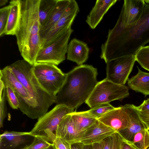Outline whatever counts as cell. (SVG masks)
Segmentation results:
<instances>
[{
    "instance_id": "26",
    "label": "cell",
    "mask_w": 149,
    "mask_h": 149,
    "mask_svg": "<svg viewBox=\"0 0 149 149\" xmlns=\"http://www.w3.org/2000/svg\"><path fill=\"white\" fill-rule=\"evenodd\" d=\"M135 55L136 61L141 67L149 71V45L140 48Z\"/></svg>"
},
{
    "instance_id": "21",
    "label": "cell",
    "mask_w": 149,
    "mask_h": 149,
    "mask_svg": "<svg viewBox=\"0 0 149 149\" xmlns=\"http://www.w3.org/2000/svg\"><path fill=\"white\" fill-rule=\"evenodd\" d=\"M137 74L127 80L129 88L145 96L149 95V73L143 72L137 67Z\"/></svg>"
},
{
    "instance_id": "13",
    "label": "cell",
    "mask_w": 149,
    "mask_h": 149,
    "mask_svg": "<svg viewBox=\"0 0 149 149\" xmlns=\"http://www.w3.org/2000/svg\"><path fill=\"white\" fill-rule=\"evenodd\" d=\"M97 119L116 132L126 128L130 122L129 116L124 106L115 108Z\"/></svg>"
},
{
    "instance_id": "15",
    "label": "cell",
    "mask_w": 149,
    "mask_h": 149,
    "mask_svg": "<svg viewBox=\"0 0 149 149\" xmlns=\"http://www.w3.org/2000/svg\"><path fill=\"white\" fill-rule=\"evenodd\" d=\"M89 51V49L86 43L74 38L68 45L67 59L76 63L79 66L82 65L88 59Z\"/></svg>"
},
{
    "instance_id": "19",
    "label": "cell",
    "mask_w": 149,
    "mask_h": 149,
    "mask_svg": "<svg viewBox=\"0 0 149 149\" xmlns=\"http://www.w3.org/2000/svg\"><path fill=\"white\" fill-rule=\"evenodd\" d=\"M0 79L3 82L5 88L9 87L21 97L26 99H29L27 91L8 66L0 70Z\"/></svg>"
},
{
    "instance_id": "25",
    "label": "cell",
    "mask_w": 149,
    "mask_h": 149,
    "mask_svg": "<svg viewBox=\"0 0 149 149\" xmlns=\"http://www.w3.org/2000/svg\"><path fill=\"white\" fill-rule=\"evenodd\" d=\"M132 142L138 149H148L149 148V130L146 129L137 133Z\"/></svg>"
},
{
    "instance_id": "32",
    "label": "cell",
    "mask_w": 149,
    "mask_h": 149,
    "mask_svg": "<svg viewBox=\"0 0 149 149\" xmlns=\"http://www.w3.org/2000/svg\"><path fill=\"white\" fill-rule=\"evenodd\" d=\"M136 109L141 120L146 129L149 130V110L141 111Z\"/></svg>"
},
{
    "instance_id": "39",
    "label": "cell",
    "mask_w": 149,
    "mask_h": 149,
    "mask_svg": "<svg viewBox=\"0 0 149 149\" xmlns=\"http://www.w3.org/2000/svg\"><path fill=\"white\" fill-rule=\"evenodd\" d=\"M8 0H0V6L5 5L8 2Z\"/></svg>"
},
{
    "instance_id": "5",
    "label": "cell",
    "mask_w": 149,
    "mask_h": 149,
    "mask_svg": "<svg viewBox=\"0 0 149 149\" xmlns=\"http://www.w3.org/2000/svg\"><path fill=\"white\" fill-rule=\"evenodd\" d=\"M74 109L62 104H56L51 110L38 119L29 136L42 137L53 143L56 137L57 127L63 117L74 112Z\"/></svg>"
},
{
    "instance_id": "7",
    "label": "cell",
    "mask_w": 149,
    "mask_h": 149,
    "mask_svg": "<svg viewBox=\"0 0 149 149\" xmlns=\"http://www.w3.org/2000/svg\"><path fill=\"white\" fill-rule=\"evenodd\" d=\"M129 95L128 87L115 83L106 78L98 82L85 103L91 108L115 100L121 101Z\"/></svg>"
},
{
    "instance_id": "40",
    "label": "cell",
    "mask_w": 149,
    "mask_h": 149,
    "mask_svg": "<svg viewBox=\"0 0 149 149\" xmlns=\"http://www.w3.org/2000/svg\"><path fill=\"white\" fill-rule=\"evenodd\" d=\"M62 140L65 145L67 148V149H70V144H69L68 142L65 141H64L63 140Z\"/></svg>"
},
{
    "instance_id": "34",
    "label": "cell",
    "mask_w": 149,
    "mask_h": 149,
    "mask_svg": "<svg viewBox=\"0 0 149 149\" xmlns=\"http://www.w3.org/2000/svg\"><path fill=\"white\" fill-rule=\"evenodd\" d=\"M103 149H112V136L109 137L101 142Z\"/></svg>"
},
{
    "instance_id": "3",
    "label": "cell",
    "mask_w": 149,
    "mask_h": 149,
    "mask_svg": "<svg viewBox=\"0 0 149 149\" xmlns=\"http://www.w3.org/2000/svg\"><path fill=\"white\" fill-rule=\"evenodd\" d=\"M40 0H21V16L15 36L23 59L32 65L42 48L39 13Z\"/></svg>"
},
{
    "instance_id": "35",
    "label": "cell",
    "mask_w": 149,
    "mask_h": 149,
    "mask_svg": "<svg viewBox=\"0 0 149 149\" xmlns=\"http://www.w3.org/2000/svg\"><path fill=\"white\" fill-rule=\"evenodd\" d=\"M121 137L122 139V149H138L132 142L128 141Z\"/></svg>"
},
{
    "instance_id": "20",
    "label": "cell",
    "mask_w": 149,
    "mask_h": 149,
    "mask_svg": "<svg viewBox=\"0 0 149 149\" xmlns=\"http://www.w3.org/2000/svg\"><path fill=\"white\" fill-rule=\"evenodd\" d=\"M10 11L5 35H15L21 16V0L11 1Z\"/></svg>"
},
{
    "instance_id": "17",
    "label": "cell",
    "mask_w": 149,
    "mask_h": 149,
    "mask_svg": "<svg viewBox=\"0 0 149 149\" xmlns=\"http://www.w3.org/2000/svg\"><path fill=\"white\" fill-rule=\"evenodd\" d=\"M70 114L74 124L76 136L74 139L70 141L82 137L91 129L97 121V118L88 115L85 111H75Z\"/></svg>"
},
{
    "instance_id": "9",
    "label": "cell",
    "mask_w": 149,
    "mask_h": 149,
    "mask_svg": "<svg viewBox=\"0 0 149 149\" xmlns=\"http://www.w3.org/2000/svg\"><path fill=\"white\" fill-rule=\"evenodd\" d=\"M136 61L135 55L122 56L106 63L107 77L115 83L125 85Z\"/></svg>"
},
{
    "instance_id": "42",
    "label": "cell",
    "mask_w": 149,
    "mask_h": 149,
    "mask_svg": "<svg viewBox=\"0 0 149 149\" xmlns=\"http://www.w3.org/2000/svg\"><path fill=\"white\" fill-rule=\"evenodd\" d=\"M46 149H56L54 143L50 146L49 147Z\"/></svg>"
},
{
    "instance_id": "18",
    "label": "cell",
    "mask_w": 149,
    "mask_h": 149,
    "mask_svg": "<svg viewBox=\"0 0 149 149\" xmlns=\"http://www.w3.org/2000/svg\"><path fill=\"white\" fill-rule=\"evenodd\" d=\"M70 1L57 0L53 10L41 27L40 34L41 39L59 20L68 7Z\"/></svg>"
},
{
    "instance_id": "45",
    "label": "cell",
    "mask_w": 149,
    "mask_h": 149,
    "mask_svg": "<svg viewBox=\"0 0 149 149\" xmlns=\"http://www.w3.org/2000/svg\"><path fill=\"white\" fill-rule=\"evenodd\" d=\"M148 149H149V148H148Z\"/></svg>"
},
{
    "instance_id": "29",
    "label": "cell",
    "mask_w": 149,
    "mask_h": 149,
    "mask_svg": "<svg viewBox=\"0 0 149 149\" xmlns=\"http://www.w3.org/2000/svg\"><path fill=\"white\" fill-rule=\"evenodd\" d=\"M10 11V6H8L0 9V36L5 35Z\"/></svg>"
},
{
    "instance_id": "43",
    "label": "cell",
    "mask_w": 149,
    "mask_h": 149,
    "mask_svg": "<svg viewBox=\"0 0 149 149\" xmlns=\"http://www.w3.org/2000/svg\"><path fill=\"white\" fill-rule=\"evenodd\" d=\"M145 3L147 4H149V0H145Z\"/></svg>"
},
{
    "instance_id": "14",
    "label": "cell",
    "mask_w": 149,
    "mask_h": 149,
    "mask_svg": "<svg viewBox=\"0 0 149 149\" xmlns=\"http://www.w3.org/2000/svg\"><path fill=\"white\" fill-rule=\"evenodd\" d=\"M124 106L129 118V124L126 128L118 132L123 139L132 142L137 133L146 128L141 120L135 105L127 104Z\"/></svg>"
},
{
    "instance_id": "31",
    "label": "cell",
    "mask_w": 149,
    "mask_h": 149,
    "mask_svg": "<svg viewBox=\"0 0 149 149\" xmlns=\"http://www.w3.org/2000/svg\"><path fill=\"white\" fill-rule=\"evenodd\" d=\"M6 89L5 88L2 94L0 95V128L3 127V122L6 116Z\"/></svg>"
},
{
    "instance_id": "11",
    "label": "cell",
    "mask_w": 149,
    "mask_h": 149,
    "mask_svg": "<svg viewBox=\"0 0 149 149\" xmlns=\"http://www.w3.org/2000/svg\"><path fill=\"white\" fill-rule=\"evenodd\" d=\"M146 4L144 0H125L118 19L126 26L136 24L140 19Z\"/></svg>"
},
{
    "instance_id": "28",
    "label": "cell",
    "mask_w": 149,
    "mask_h": 149,
    "mask_svg": "<svg viewBox=\"0 0 149 149\" xmlns=\"http://www.w3.org/2000/svg\"><path fill=\"white\" fill-rule=\"evenodd\" d=\"M32 143L22 149H46L51 146L53 143L44 138L36 136Z\"/></svg>"
},
{
    "instance_id": "33",
    "label": "cell",
    "mask_w": 149,
    "mask_h": 149,
    "mask_svg": "<svg viewBox=\"0 0 149 149\" xmlns=\"http://www.w3.org/2000/svg\"><path fill=\"white\" fill-rule=\"evenodd\" d=\"M112 149H120L122 138L118 132L112 135Z\"/></svg>"
},
{
    "instance_id": "44",
    "label": "cell",
    "mask_w": 149,
    "mask_h": 149,
    "mask_svg": "<svg viewBox=\"0 0 149 149\" xmlns=\"http://www.w3.org/2000/svg\"><path fill=\"white\" fill-rule=\"evenodd\" d=\"M120 149H122V141L121 143L120 146Z\"/></svg>"
},
{
    "instance_id": "12",
    "label": "cell",
    "mask_w": 149,
    "mask_h": 149,
    "mask_svg": "<svg viewBox=\"0 0 149 149\" xmlns=\"http://www.w3.org/2000/svg\"><path fill=\"white\" fill-rule=\"evenodd\" d=\"M116 132L111 128L97 120L91 129L82 137L67 142L70 144L81 143L84 146L92 145L95 143L101 142Z\"/></svg>"
},
{
    "instance_id": "37",
    "label": "cell",
    "mask_w": 149,
    "mask_h": 149,
    "mask_svg": "<svg viewBox=\"0 0 149 149\" xmlns=\"http://www.w3.org/2000/svg\"><path fill=\"white\" fill-rule=\"evenodd\" d=\"M84 145L81 143H77L70 144V149H83Z\"/></svg>"
},
{
    "instance_id": "16",
    "label": "cell",
    "mask_w": 149,
    "mask_h": 149,
    "mask_svg": "<svg viewBox=\"0 0 149 149\" xmlns=\"http://www.w3.org/2000/svg\"><path fill=\"white\" fill-rule=\"evenodd\" d=\"M117 1V0L96 1L86 20L91 28L93 29L96 27L109 9Z\"/></svg>"
},
{
    "instance_id": "23",
    "label": "cell",
    "mask_w": 149,
    "mask_h": 149,
    "mask_svg": "<svg viewBox=\"0 0 149 149\" xmlns=\"http://www.w3.org/2000/svg\"><path fill=\"white\" fill-rule=\"evenodd\" d=\"M29 135V132L6 131L0 135V141H6L10 147L14 148L24 143L26 136Z\"/></svg>"
},
{
    "instance_id": "27",
    "label": "cell",
    "mask_w": 149,
    "mask_h": 149,
    "mask_svg": "<svg viewBox=\"0 0 149 149\" xmlns=\"http://www.w3.org/2000/svg\"><path fill=\"white\" fill-rule=\"evenodd\" d=\"M115 108L109 103H104L91 108L85 112L88 115L97 118Z\"/></svg>"
},
{
    "instance_id": "10",
    "label": "cell",
    "mask_w": 149,
    "mask_h": 149,
    "mask_svg": "<svg viewBox=\"0 0 149 149\" xmlns=\"http://www.w3.org/2000/svg\"><path fill=\"white\" fill-rule=\"evenodd\" d=\"M79 12V8L76 1L70 0L68 7L59 20L42 39V48L53 41L66 28L71 26Z\"/></svg>"
},
{
    "instance_id": "41",
    "label": "cell",
    "mask_w": 149,
    "mask_h": 149,
    "mask_svg": "<svg viewBox=\"0 0 149 149\" xmlns=\"http://www.w3.org/2000/svg\"><path fill=\"white\" fill-rule=\"evenodd\" d=\"M83 149H92V145L84 146Z\"/></svg>"
},
{
    "instance_id": "38",
    "label": "cell",
    "mask_w": 149,
    "mask_h": 149,
    "mask_svg": "<svg viewBox=\"0 0 149 149\" xmlns=\"http://www.w3.org/2000/svg\"><path fill=\"white\" fill-rule=\"evenodd\" d=\"M92 149H103L102 142L95 143L92 145Z\"/></svg>"
},
{
    "instance_id": "8",
    "label": "cell",
    "mask_w": 149,
    "mask_h": 149,
    "mask_svg": "<svg viewBox=\"0 0 149 149\" xmlns=\"http://www.w3.org/2000/svg\"><path fill=\"white\" fill-rule=\"evenodd\" d=\"M71 27L66 28L53 41L40 49L36 63H48L57 66L65 60L69 39L73 31Z\"/></svg>"
},
{
    "instance_id": "22",
    "label": "cell",
    "mask_w": 149,
    "mask_h": 149,
    "mask_svg": "<svg viewBox=\"0 0 149 149\" xmlns=\"http://www.w3.org/2000/svg\"><path fill=\"white\" fill-rule=\"evenodd\" d=\"M56 135L66 142L74 139L76 133L72 116L70 114L65 116L58 125Z\"/></svg>"
},
{
    "instance_id": "36",
    "label": "cell",
    "mask_w": 149,
    "mask_h": 149,
    "mask_svg": "<svg viewBox=\"0 0 149 149\" xmlns=\"http://www.w3.org/2000/svg\"><path fill=\"white\" fill-rule=\"evenodd\" d=\"M136 108L141 111H147L149 110V98L144 100L143 102L139 106H136Z\"/></svg>"
},
{
    "instance_id": "30",
    "label": "cell",
    "mask_w": 149,
    "mask_h": 149,
    "mask_svg": "<svg viewBox=\"0 0 149 149\" xmlns=\"http://www.w3.org/2000/svg\"><path fill=\"white\" fill-rule=\"evenodd\" d=\"M6 89L7 99L10 106L13 109H18L19 102L15 92L8 86L6 87Z\"/></svg>"
},
{
    "instance_id": "1",
    "label": "cell",
    "mask_w": 149,
    "mask_h": 149,
    "mask_svg": "<svg viewBox=\"0 0 149 149\" xmlns=\"http://www.w3.org/2000/svg\"><path fill=\"white\" fill-rule=\"evenodd\" d=\"M148 42L149 4L146 3L140 19L136 24L126 26L118 19L101 46L100 57L106 63L122 56L135 55Z\"/></svg>"
},
{
    "instance_id": "24",
    "label": "cell",
    "mask_w": 149,
    "mask_h": 149,
    "mask_svg": "<svg viewBox=\"0 0 149 149\" xmlns=\"http://www.w3.org/2000/svg\"><path fill=\"white\" fill-rule=\"evenodd\" d=\"M57 1V0H40L39 13L41 26L53 10Z\"/></svg>"
},
{
    "instance_id": "6",
    "label": "cell",
    "mask_w": 149,
    "mask_h": 149,
    "mask_svg": "<svg viewBox=\"0 0 149 149\" xmlns=\"http://www.w3.org/2000/svg\"><path fill=\"white\" fill-rule=\"evenodd\" d=\"M33 73L41 86L52 96H56L65 81L66 73L56 65L48 63H36Z\"/></svg>"
},
{
    "instance_id": "2",
    "label": "cell",
    "mask_w": 149,
    "mask_h": 149,
    "mask_svg": "<svg viewBox=\"0 0 149 149\" xmlns=\"http://www.w3.org/2000/svg\"><path fill=\"white\" fill-rule=\"evenodd\" d=\"M33 65L23 59L18 60L8 66L27 91L29 99L17 97L20 111L32 119H38L46 113L56 96L51 95L40 85L32 72Z\"/></svg>"
},
{
    "instance_id": "4",
    "label": "cell",
    "mask_w": 149,
    "mask_h": 149,
    "mask_svg": "<svg viewBox=\"0 0 149 149\" xmlns=\"http://www.w3.org/2000/svg\"><path fill=\"white\" fill-rule=\"evenodd\" d=\"M97 68L92 65H82L66 73L65 82L56 95V103L73 109L85 102L98 81Z\"/></svg>"
}]
</instances>
